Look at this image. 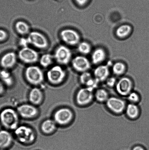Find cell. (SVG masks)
Wrapping results in <instances>:
<instances>
[{
	"mask_svg": "<svg viewBox=\"0 0 149 150\" xmlns=\"http://www.w3.org/2000/svg\"><path fill=\"white\" fill-rule=\"evenodd\" d=\"M72 111L68 108H62L58 110L54 115V120L57 124L64 125L68 124L72 120Z\"/></svg>",
	"mask_w": 149,
	"mask_h": 150,
	"instance_id": "obj_12",
	"label": "cell"
},
{
	"mask_svg": "<svg viewBox=\"0 0 149 150\" xmlns=\"http://www.w3.org/2000/svg\"><path fill=\"white\" fill-rule=\"evenodd\" d=\"M54 56V58L58 64L66 65L71 61L72 54L69 48L61 45L57 48Z\"/></svg>",
	"mask_w": 149,
	"mask_h": 150,
	"instance_id": "obj_8",
	"label": "cell"
},
{
	"mask_svg": "<svg viewBox=\"0 0 149 150\" xmlns=\"http://www.w3.org/2000/svg\"><path fill=\"white\" fill-rule=\"evenodd\" d=\"M94 91L90 88H81L78 91L76 96L77 104L81 106H85L91 103L94 99Z\"/></svg>",
	"mask_w": 149,
	"mask_h": 150,
	"instance_id": "obj_5",
	"label": "cell"
},
{
	"mask_svg": "<svg viewBox=\"0 0 149 150\" xmlns=\"http://www.w3.org/2000/svg\"><path fill=\"white\" fill-rule=\"evenodd\" d=\"M13 136L6 130L0 131V148L1 149L8 147L13 142Z\"/></svg>",
	"mask_w": 149,
	"mask_h": 150,
	"instance_id": "obj_19",
	"label": "cell"
},
{
	"mask_svg": "<svg viewBox=\"0 0 149 150\" xmlns=\"http://www.w3.org/2000/svg\"><path fill=\"white\" fill-rule=\"evenodd\" d=\"M7 36V33L5 31L0 29V42H2L5 40Z\"/></svg>",
	"mask_w": 149,
	"mask_h": 150,
	"instance_id": "obj_33",
	"label": "cell"
},
{
	"mask_svg": "<svg viewBox=\"0 0 149 150\" xmlns=\"http://www.w3.org/2000/svg\"><path fill=\"white\" fill-rule=\"evenodd\" d=\"M53 58V56L50 54H44L41 57L39 62L42 67L46 68L52 64Z\"/></svg>",
	"mask_w": 149,
	"mask_h": 150,
	"instance_id": "obj_28",
	"label": "cell"
},
{
	"mask_svg": "<svg viewBox=\"0 0 149 150\" xmlns=\"http://www.w3.org/2000/svg\"><path fill=\"white\" fill-rule=\"evenodd\" d=\"M78 50L81 54L87 55L91 51V45L87 42H82L78 44Z\"/></svg>",
	"mask_w": 149,
	"mask_h": 150,
	"instance_id": "obj_29",
	"label": "cell"
},
{
	"mask_svg": "<svg viewBox=\"0 0 149 150\" xmlns=\"http://www.w3.org/2000/svg\"><path fill=\"white\" fill-rule=\"evenodd\" d=\"M134 83L130 78H121L117 81L115 88L118 94L121 96L127 97L133 91Z\"/></svg>",
	"mask_w": 149,
	"mask_h": 150,
	"instance_id": "obj_6",
	"label": "cell"
},
{
	"mask_svg": "<svg viewBox=\"0 0 149 150\" xmlns=\"http://www.w3.org/2000/svg\"><path fill=\"white\" fill-rule=\"evenodd\" d=\"M42 98L43 94L39 88H34L31 90L29 95V99L32 104L37 105L40 103Z\"/></svg>",
	"mask_w": 149,
	"mask_h": 150,
	"instance_id": "obj_21",
	"label": "cell"
},
{
	"mask_svg": "<svg viewBox=\"0 0 149 150\" xmlns=\"http://www.w3.org/2000/svg\"><path fill=\"white\" fill-rule=\"evenodd\" d=\"M0 150H3V149H0Z\"/></svg>",
	"mask_w": 149,
	"mask_h": 150,
	"instance_id": "obj_37",
	"label": "cell"
},
{
	"mask_svg": "<svg viewBox=\"0 0 149 150\" xmlns=\"http://www.w3.org/2000/svg\"><path fill=\"white\" fill-rule=\"evenodd\" d=\"M94 99L100 103H106L109 98L108 91L103 88L96 89L94 93Z\"/></svg>",
	"mask_w": 149,
	"mask_h": 150,
	"instance_id": "obj_23",
	"label": "cell"
},
{
	"mask_svg": "<svg viewBox=\"0 0 149 150\" xmlns=\"http://www.w3.org/2000/svg\"><path fill=\"white\" fill-rule=\"evenodd\" d=\"M125 112L128 118L134 120L139 117L140 109L137 104L129 103L127 104Z\"/></svg>",
	"mask_w": 149,
	"mask_h": 150,
	"instance_id": "obj_18",
	"label": "cell"
},
{
	"mask_svg": "<svg viewBox=\"0 0 149 150\" xmlns=\"http://www.w3.org/2000/svg\"><path fill=\"white\" fill-rule=\"evenodd\" d=\"M65 76V71L59 66H55L52 67L47 73L48 80L51 83L55 84H57L62 82Z\"/></svg>",
	"mask_w": 149,
	"mask_h": 150,
	"instance_id": "obj_9",
	"label": "cell"
},
{
	"mask_svg": "<svg viewBox=\"0 0 149 150\" xmlns=\"http://www.w3.org/2000/svg\"><path fill=\"white\" fill-rule=\"evenodd\" d=\"M106 58V53L104 50L101 48H98L92 54V62L94 64H100L105 61Z\"/></svg>",
	"mask_w": 149,
	"mask_h": 150,
	"instance_id": "obj_20",
	"label": "cell"
},
{
	"mask_svg": "<svg viewBox=\"0 0 149 150\" xmlns=\"http://www.w3.org/2000/svg\"><path fill=\"white\" fill-rule=\"evenodd\" d=\"M126 71V67L124 63L117 62L112 67V71L117 76H121L125 74Z\"/></svg>",
	"mask_w": 149,
	"mask_h": 150,
	"instance_id": "obj_26",
	"label": "cell"
},
{
	"mask_svg": "<svg viewBox=\"0 0 149 150\" xmlns=\"http://www.w3.org/2000/svg\"><path fill=\"white\" fill-rule=\"evenodd\" d=\"M72 65L76 71L82 73L87 71L91 67L90 61L82 56L75 57L72 60Z\"/></svg>",
	"mask_w": 149,
	"mask_h": 150,
	"instance_id": "obj_13",
	"label": "cell"
},
{
	"mask_svg": "<svg viewBox=\"0 0 149 150\" xmlns=\"http://www.w3.org/2000/svg\"><path fill=\"white\" fill-rule=\"evenodd\" d=\"M15 134L18 140L23 144L31 143L36 138L33 129L26 126H18L15 130Z\"/></svg>",
	"mask_w": 149,
	"mask_h": 150,
	"instance_id": "obj_2",
	"label": "cell"
},
{
	"mask_svg": "<svg viewBox=\"0 0 149 150\" xmlns=\"http://www.w3.org/2000/svg\"><path fill=\"white\" fill-rule=\"evenodd\" d=\"M18 57L23 62L27 64H34L38 59V54L36 51L31 48L23 47L18 53Z\"/></svg>",
	"mask_w": 149,
	"mask_h": 150,
	"instance_id": "obj_10",
	"label": "cell"
},
{
	"mask_svg": "<svg viewBox=\"0 0 149 150\" xmlns=\"http://www.w3.org/2000/svg\"><path fill=\"white\" fill-rule=\"evenodd\" d=\"M126 97L128 101L131 103L137 104L141 100L139 94L135 91H132Z\"/></svg>",
	"mask_w": 149,
	"mask_h": 150,
	"instance_id": "obj_30",
	"label": "cell"
},
{
	"mask_svg": "<svg viewBox=\"0 0 149 150\" xmlns=\"http://www.w3.org/2000/svg\"><path fill=\"white\" fill-rule=\"evenodd\" d=\"M132 150H145V149L142 146H140V145H137V146H134Z\"/></svg>",
	"mask_w": 149,
	"mask_h": 150,
	"instance_id": "obj_36",
	"label": "cell"
},
{
	"mask_svg": "<svg viewBox=\"0 0 149 150\" xmlns=\"http://www.w3.org/2000/svg\"><path fill=\"white\" fill-rule=\"evenodd\" d=\"M17 112L22 117L25 118H31L37 115L38 110L34 106L31 104H24L19 106Z\"/></svg>",
	"mask_w": 149,
	"mask_h": 150,
	"instance_id": "obj_15",
	"label": "cell"
},
{
	"mask_svg": "<svg viewBox=\"0 0 149 150\" xmlns=\"http://www.w3.org/2000/svg\"><path fill=\"white\" fill-rule=\"evenodd\" d=\"M76 2L80 6H84L88 3L90 0H75Z\"/></svg>",
	"mask_w": 149,
	"mask_h": 150,
	"instance_id": "obj_34",
	"label": "cell"
},
{
	"mask_svg": "<svg viewBox=\"0 0 149 150\" xmlns=\"http://www.w3.org/2000/svg\"><path fill=\"white\" fill-rule=\"evenodd\" d=\"M132 27L129 25L125 24L119 26L116 31V36L120 39H124L130 34L132 32Z\"/></svg>",
	"mask_w": 149,
	"mask_h": 150,
	"instance_id": "obj_22",
	"label": "cell"
},
{
	"mask_svg": "<svg viewBox=\"0 0 149 150\" xmlns=\"http://www.w3.org/2000/svg\"><path fill=\"white\" fill-rule=\"evenodd\" d=\"M5 91L3 83L2 82L0 81V95H2Z\"/></svg>",
	"mask_w": 149,
	"mask_h": 150,
	"instance_id": "obj_35",
	"label": "cell"
},
{
	"mask_svg": "<svg viewBox=\"0 0 149 150\" xmlns=\"http://www.w3.org/2000/svg\"><path fill=\"white\" fill-rule=\"evenodd\" d=\"M106 104L108 110L116 115L121 114L125 112L127 105L125 100L115 96L109 97Z\"/></svg>",
	"mask_w": 149,
	"mask_h": 150,
	"instance_id": "obj_4",
	"label": "cell"
},
{
	"mask_svg": "<svg viewBox=\"0 0 149 150\" xmlns=\"http://www.w3.org/2000/svg\"><path fill=\"white\" fill-rule=\"evenodd\" d=\"M18 113L11 108L4 109L0 113V121L6 129L15 130L18 127Z\"/></svg>",
	"mask_w": 149,
	"mask_h": 150,
	"instance_id": "obj_1",
	"label": "cell"
},
{
	"mask_svg": "<svg viewBox=\"0 0 149 150\" xmlns=\"http://www.w3.org/2000/svg\"><path fill=\"white\" fill-rule=\"evenodd\" d=\"M27 38L29 44L39 49H45L48 46L47 39L43 35L39 32L33 31L31 32Z\"/></svg>",
	"mask_w": 149,
	"mask_h": 150,
	"instance_id": "obj_7",
	"label": "cell"
},
{
	"mask_svg": "<svg viewBox=\"0 0 149 150\" xmlns=\"http://www.w3.org/2000/svg\"><path fill=\"white\" fill-rule=\"evenodd\" d=\"M0 79L3 83L7 86H11L14 83L12 76L9 72L5 69L0 71Z\"/></svg>",
	"mask_w": 149,
	"mask_h": 150,
	"instance_id": "obj_25",
	"label": "cell"
},
{
	"mask_svg": "<svg viewBox=\"0 0 149 150\" xmlns=\"http://www.w3.org/2000/svg\"><path fill=\"white\" fill-rule=\"evenodd\" d=\"M15 28L17 33L20 35L27 34L29 31L28 25L22 21H17L15 25Z\"/></svg>",
	"mask_w": 149,
	"mask_h": 150,
	"instance_id": "obj_27",
	"label": "cell"
},
{
	"mask_svg": "<svg viewBox=\"0 0 149 150\" xmlns=\"http://www.w3.org/2000/svg\"><path fill=\"white\" fill-rule=\"evenodd\" d=\"M25 75L29 83L34 85L41 83L44 80V75L42 70L38 67L32 66L26 69Z\"/></svg>",
	"mask_w": 149,
	"mask_h": 150,
	"instance_id": "obj_3",
	"label": "cell"
},
{
	"mask_svg": "<svg viewBox=\"0 0 149 150\" xmlns=\"http://www.w3.org/2000/svg\"><path fill=\"white\" fill-rule=\"evenodd\" d=\"M80 81L85 87L94 91L97 89L100 83L94 76L93 77L91 73L87 71L82 73L80 77Z\"/></svg>",
	"mask_w": 149,
	"mask_h": 150,
	"instance_id": "obj_14",
	"label": "cell"
},
{
	"mask_svg": "<svg viewBox=\"0 0 149 150\" xmlns=\"http://www.w3.org/2000/svg\"><path fill=\"white\" fill-rule=\"evenodd\" d=\"M19 44L20 46L22 47L23 48L27 47L28 45H29L27 38H22L20 39L19 41Z\"/></svg>",
	"mask_w": 149,
	"mask_h": 150,
	"instance_id": "obj_32",
	"label": "cell"
},
{
	"mask_svg": "<svg viewBox=\"0 0 149 150\" xmlns=\"http://www.w3.org/2000/svg\"><path fill=\"white\" fill-rule=\"evenodd\" d=\"M17 60V56L14 52L7 53L1 58V65L5 69L11 68L15 65Z\"/></svg>",
	"mask_w": 149,
	"mask_h": 150,
	"instance_id": "obj_16",
	"label": "cell"
},
{
	"mask_svg": "<svg viewBox=\"0 0 149 150\" xmlns=\"http://www.w3.org/2000/svg\"><path fill=\"white\" fill-rule=\"evenodd\" d=\"M110 74L108 67L106 65H101L95 69L93 73L94 77L99 82L106 81Z\"/></svg>",
	"mask_w": 149,
	"mask_h": 150,
	"instance_id": "obj_17",
	"label": "cell"
},
{
	"mask_svg": "<svg viewBox=\"0 0 149 150\" xmlns=\"http://www.w3.org/2000/svg\"><path fill=\"white\" fill-rule=\"evenodd\" d=\"M56 123L55 120L48 119L45 120L41 125V129L44 133L49 134L52 133L56 129Z\"/></svg>",
	"mask_w": 149,
	"mask_h": 150,
	"instance_id": "obj_24",
	"label": "cell"
},
{
	"mask_svg": "<svg viewBox=\"0 0 149 150\" xmlns=\"http://www.w3.org/2000/svg\"><path fill=\"white\" fill-rule=\"evenodd\" d=\"M117 81L114 77H108L106 81V84L109 88L115 87Z\"/></svg>",
	"mask_w": 149,
	"mask_h": 150,
	"instance_id": "obj_31",
	"label": "cell"
},
{
	"mask_svg": "<svg viewBox=\"0 0 149 150\" xmlns=\"http://www.w3.org/2000/svg\"><path fill=\"white\" fill-rule=\"evenodd\" d=\"M60 36L62 40L68 45L72 46L80 43V35L78 32L73 29H64L61 32Z\"/></svg>",
	"mask_w": 149,
	"mask_h": 150,
	"instance_id": "obj_11",
	"label": "cell"
}]
</instances>
